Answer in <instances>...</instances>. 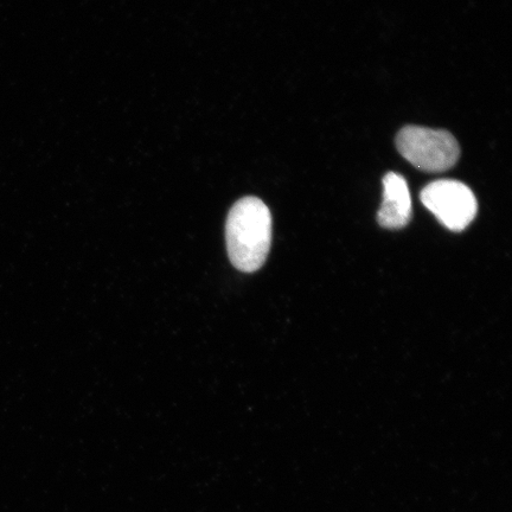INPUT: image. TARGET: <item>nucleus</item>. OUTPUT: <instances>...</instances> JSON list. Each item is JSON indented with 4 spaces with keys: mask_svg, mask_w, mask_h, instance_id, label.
<instances>
[{
    "mask_svg": "<svg viewBox=\"0 0 512 512\" xmlns=\"http://www.w3.org/2000/svg\"><path fill=\"white\" fill-rule=\"evenodd\" d=\"M227 251L235 268L253 273L264 266L272 243V215L256 197H245L230 209L226 224Z\"/></svg>",
    "mask_w": 512,
    "mask_h": 512,
    "instance_id": "f257e3e1",
    "label": "nucleus"
},
{
    "mask_svg": "<svg viewBox=\"0 0 512 512\" xmlns=\"http://www.w3.org/2000/svg\"><path fill=\"white\" fill-rule=\"evenodd\" d=\"M401 156L425 172H444L460 157L459 144L450 132L420 126L402 128L396 137Z\"/></svg>",
    "mask_w": 512,
    "mask_h": 512,
    "instance_id": "f03ea898",
    "label": "nucleus"
},
{
    "mask_svg": "<svg viewBox=\"0 0 512 512\" xmlns=\"http://www.w3.org/2000/svg\"><path fill=\"white\" fill-rule=\"evenodd\" d=\"M420 197L422 204L452 232H463L476 219V196L462 182L439 179L428 184Z\"/></svg>",
    "mask_w": 512,
    "mask_h": 512,
    "instance_id": "7ed1b4c3",
    "label": "nucleus"
},
{
    "mask_svg": "<svg viewBox=\"0 0 512 512\" xmlns=\"http://www.w3.org/2000/svg\"><path fill=\"white\" fill-rule=\"evenodd\" d=\"M411 219L412 198L406 179L395 172H388L383 178V202L377 221L383 228L401 229Z\"/></svg>",
    "mask_w": 512,
    "mask_h": 512,
    "instance_id": "20e7f679",
    "label": "nucleus"
}]
</instances>
